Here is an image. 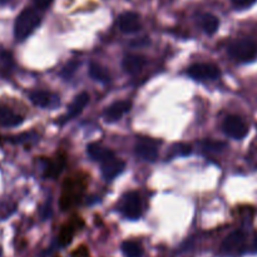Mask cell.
I'll return each instance as SVG.
<instances>
[{
	"instance_id": "obj_13",
	"label": "cell",
	"mask_w": 257,
	"mask_h": 257,
	"mask_svg": "<svg viewBox=\"0 0 257 257\" xmlns=\"http://www.w3.org/2000/svg\"><path fill=\"white\" fill-rule=\"evenodd\" d=\"M145 65V58L137 54H127L123 58L122 67L128 74H137Z\"/></svg>"
},
{
	"instance_id": "obj_26",
	"label": "cell",
	"mask_w": 257,
	"mask_h": 257,
	"mask_svg": "<svg viewBox=\"0 0 257 257\" xmlns=\"http://www.w3.org/2000/svg\"><path fill=\"white\" fill-rule=\"evenodd\" d=\"M35 4H37L38 8H40V9H45V8H48L50 5V3H52V0H34Z\"/></svg>"
},
{
	"instance_id": "obj_9",
	"label": "cell",
	"mask_w": 257,
	"mask_h": 257,
	"mask_svg": "<svg viewBox=\"0 0 257 257\" xmlns=\"http://www.w3.org/2000/svg\"><path fill=\"white\" fill-rule=\"evenodd\" d=\"M118 25L123 33H136L141 29L140 15L133 12H125L120 14Z\"/></svg>"
},
{
	"instance_id": "obj_12",
	"label": "cell",
	"mask_w": 257,
	"mask_h": 257,
	"mask_svg": "<svg viewBox=\"0 0 257 257\" xmlns=\"http://www.w3.org/2000/svg\"><path fill=\"white\" fill-rule=\"evenodd\" d=\"M88 102H89V94H88V93L83 92L80 93V94H78L77 97L74 98V100L72 102V104L69 105V109H68L67 114H65L64 117H62L60 123L67 122V120L72 119V118H74L75 115L79 114V113L83 110V108L88 104Z\"/></svg>"
},
{
	"instance_id": "obj_1",
	"label": "cell",
	"mask_w": 257,
	"mask_h": 257,
	"mask_svg": "<svg viewBox=\"0 0 257 257\" xmlns=\"http://www.w3.org/2000/svg\"><path fill=\"white\" fill-rule=\"evenodd\" d=\"M40 24V14L35 9L27 8L18 15L14 25V35L18 40H24Z\"/></svg>"
},
{
	"instance_id": "obj_20",
	"label": "cell",
	"mask_w": 257,
	"mask_h": 257,
	"mask_svg": "<svg viewBox=\"0 0 257 257\" xmlns=\"http://www.w3.org/2000/svg\"><path fill=\"white\" fill-rule=\"evenodd\" d=\"M122 252L125 257H142L143 247L135 241H124L122 243Z\"/></svg>"
},
{
	"instance_id": "obj_23",
	"label": "cell",
	"mask_w": 257,
	"mask_h": 257,
	"mask_svg": "<svg viewBox=\"0 0 257 257\" xmlns=\"http://www.w3.org/2000/svg\"><path fill=\"white\" fill-rule=\"evenodd\" d=\"M202 147L210 152H221V151L225 150L226 145L223 142H218V141L206 140L202 142Z\"/></svg>"
},
{
	"instance_id": "obj_5",
	"label": "cell",
	"mask_w": 257,
	"mask_h": 257,
	"mask_svg": "<svg viewBox=\"0 0 257 257\" xmlns=\"http://www.w3.org/2000/svg\"><path fill=\"white\" fill-rule=\"evenodd\" d=\"M222 128L223 132L228 137L235 138V140H242L248 133L247 124L238 115H228V117H226V119L223 120Z\"/></svg>"
},
{
	"instance_id": "obj_10",
	"label": "cell",
	"mask_w": 257,
	"mask_h": 257,
	"mask_svg": "<svg viewBox=\"0 0 257 257\" xmlns=\"http://www.w3.org/2000/svg\"><path fill=\"white\" fill-rule=\"evenodd\" d=\"M102 166V173L104 176L105 180H113L114 177H117L119 173H122V171L124 170V162L119 158H117L115 156L110 157L109 160L104 161L103 163H100Z\"/></svg>"
},
{
	"instance_id": "obj_19",
	"label": "cell",
	"mask_w": 257,
	"mask_h": 257,
	"mask_svg": "<svg viewBox=\"0 0 257 257\" xmlns=\"http://www.w3.org/2000/svg\"><path fill=\"white\" fill-rule=\"evenodd\" d=\"M89 74L93 79L98 80V82L105 83L110 79V75L108 73V70L100 64H97V63H90Z\"/></svg>"
},
{
	"instance_id": "obj_21",
	"label": "cell",
	"mask_w": 257,
	"mask_h": 257,
	"mask_svg": "<svg viewBox=\"0 0 257 257\" xmlns=\"http://www.w3.org/2000/svg\"><path fill=\"white\" fill-rule=\"evenodd\" d=\"M73 235H74V226L70 225V223H67L62 227L59 233V242L62 243L63 246L69 245L70 241H72Z\"/></svg>"
},
{
	"instance_id": "obj_18",
	"label": "cell",
	"mask_w": 257,
	"mask_h": 257,
	"mask_svg": "<svg viewBox=\"0 0 257 257\" xmlns=\"http://www.w3.org/2000/svg\"><path fill=\"white\" fill-rule=\"evenodd\" d=\"M200 24L207 34H213L217 32L218 27H220V20L212 14H203L201 15Z\"/></svg>"
},
{
	"instance_id": "obj_8",
	"label": "cell",
	"mask_w": 257,
	"mask_h": 257,
	"mask_svg": "<svg viewBox=\"0 0 257 257\" xmlns=\"http://www.w3.org/2000/svg\"><path fill=\"white\" fill-rule=\"evenodd\" d=\"M131 107H132V103L128 102V100L115 102L105 109L104 115H103V117H104L105 122H109V123L115 122V120H119L125 113L130 112Z\"/></svg>"
},
{
	"instance_id": "obj_3",
	"label": "cell",
	"mask_w": 257,
	"mask_h": 257,
	"mask_svg": "<svg viewBox=\"0 0 257 257\" xmlns=\"http://www.w3.org/2000/svg\"><path fill=\"white\" fill-rule=\"evenodd\" d=\"M246 245V235L242 231H233L232 233L227 236L223 240L222 246H221V251L223 255L226 256H240L245 251Z\"/></svg>"
},
{
	"instance_id": "obj_28",
	"label": "cell",
	"mask_w": 257,
	"mask_h": 257,
	"mask_svg": "<svg viewBox=\"0 0 257 257\" xmlns=\"http://www.w3.org/2000/svg\"><path fill=\"white\" fill-rule=\"evenodd\" d=\"M7 2V0H0V3H5Z\"/></svg>"
},
{
	"instance_id": "obj_2",
	"label": "cell",
	"mask_w": 257,
	"mask_h": 257,
	"mask_svg": "<svg viewBox=\"0 0 257 257\" xmlns=\"http://www.w3.org/2000/svg\"><path fill=\"white\" fill-rule=\"evenodd\" d=\"M228 53L237 62H251L257 55V45L250 39H238L230 45Z\"/></svg>"
},
{
	"instance_id": "obj_7",
	"label": "cell",
	"mask_w": 257,
	"mask_h": 257,
	"mask_svg": "<svg viewBox=\"0 0 257 257\" xmlns=\"http://www.w3.org/2000/svg\"><path fill=\"white\" fill-rule=\"evenodd\" d=\"M79 186L77 183H73L72 181H67L64 183V190H63L62 198H60L62 210H68L77 203V201L79 200Z\"/></svg>"
},
{
	"instance_id": "obj_22",
	"label": "cell",
	"mask_w": 257,
	"mask_h": 257,
	"mask_svg": "<svg viewBox=\"0 0 257 257\" xmlns=\"http://www.w3.org/2000/svg\"><path fill=\"white\" fill-rule=\"evenodd\" d=\"M13 67V58L9 52L4 49H0V70L3 72H9Z\"/></svg>"
},
{
	"instance_id": "obj_17",
	"label": "cell",
	"mask_w": 257,
	"mask_h": 257,
	"mask_svg": "<svg viewBox=\"0 0 257 257\" xmlns=\"http://www.w3.org/2000/svg\"><path fill=\"white\" fill-rule=\"evenodd\" d=\"M65 166V158L63 157H58L55 158L54 161L52 162H47V166H45V177L49 178H55L62 173L63 168Z\"/></svg>"
},
{
	"instance_id": "obj_27",
	"label": "cell",
	"mask_w": 257,
	"mask_h": 257,
	"mask_svg": "<svg viewBox=\"0 0 257 257\" xmlns=\"http://www.w3.org/2000/svg\"><path fill=\"white\" fill-rule=\"evenodd\" d=\"M251 252L257 253V235L255 236V238H253V241H252V246H251Z\"/></svg>"
},
{
	"instance_id": "obj_29",
	"label": "cell",
	"mask_w": 257,
	"mask_h": 257,
	"mask_svg": "<svg viewBox=\"0 0 257 257\" xmlns=\"http://www.w3.org/2000/svg\"><path fill=\"white\" fill-rule=\"evenodd\" d=\"M0 256H2V247H0Z\"/></svg>"
},
{
	"instance_id": "obj_4",
	"label": "cell",
	"mask_w": 257,
	"mask_h": 257,
	"mask_svg": "<svg viewBox=\"0 0 257 257\" xmlns=\"http://www.w3.org/2000/svg\"><path fill=\"white\" fill-rule=\"evenodd\" d=\"M120 211L130 220H137L142 215V202L137 192H128L120 202Z\"/></svg>"
},
{
	"instance_id": "obj_11",
	"label": "cell",
	"mask_w": 257,
	"mask_h": 257,
	"mask_svg": "<svg viewBox=\"0 0 257 257\" xmlns=\"http://www.w3.org/2000/svg\"><path fill=\"white\" fill-rule=\"evenodd\" d=\"M136 153H137L142 160L153 162V161H156V158H157L158 150L156 143L152 142V141L141 140L138 141L137 145H136Z\"/></svg>"
},
{
	"instance_id": "obj_6",
	"label": "cell",
	"mask_w": 257,
	"mask_h": 257,
	"mask_svg": "<svg viewBox=\"0 0 257 257\" xmlns=\"http://www.w3.org/2000/svg\"><path fill=\"white\" fill-rule=\"evenodd\" d=\"M188 74L195 79L213 80L220 77V69L210 63H197L188 68Z\"/></svg>"
},
{
	"instance_id": "obj_14",
	"label": "cell",
	"mask_w": 257,
	"mask_h": 257,
	"mask_svg": "<svg viewBox=\"0 0 257 257\" xmlns=\"http://www.w3.org/2000/svg\"><path fill=\"white\" fill-rule=\"evenodd\" d=\"M23 122L22 115L17 114L8 107H0V124L4 127H15Z\"/></svg>"
},
{
	"instance_id": "obj_24",
	"label": "cell",
	"mask_w": 257,
	"mask_h": 257,
	"mask_svg": "<svg viewBox=\"0 0 257 257\" xmlns=\"http://www.w3.org/2000/svg\"><path fill=\"white\" fill-rule=\"evenodd\" d=\"M78 65H79V62H78V60H72V62H69L65 65L64 70H63V75H64V77H70V75L77 70Z\"/></svg>"
},
{
	"instance_id": "obj_16",
	"label": "cell",
	"mask_w": 257,
	"mask_h": 257,
	"mask_svg": "<svg viewBox=\"0 0 257 257\" xmlns=\"http://www.w3.org/2000/svg\"><path fill=\"white\" fill-rule=\"evenodd\" d=\"M29 97L30 100H32L35 105L42 108L49 107V105L53 104L54 100H57V97H55V95H53L52 93L49 92H45V90H35V92L30 93Z\"/></svg>"
},
{
	"instance_id": "obj_25",
	"label": "cell",
	"mask_w": 257,
	"mask_h": 257,
	"mask_svg": "<svg viewBox=\"0 0 257 257\" xmlns=\"http://www.w3.org/2000/svg\"><path fill=\"white\" fill-rule=\"evenodd\" d=\"M255 2H256V0H232L233 4H235L236 7H238V8L251 7V5H252Z\"/></svg>"
},
{
	"instance_id": "obj_15",
	"label": "cell",
	"mask_w": 257,
	"mask_h": 257,
	"mask_svg": "<svg viewBox=\"0 0 257 257\" xmlns=\"http://www.w3.org/2000/svg\"><path fill=\"white\" fill-rule=\"evenodd\" d=\"M87 152H88V155L90 156V158H92V160L97 161V162H99V163H103L104 161L109 160L110 157H113V156H114V153H113L110 150L103 147V146L95 145V143L88 146Z\"/></svg>"
}]
</instances>
